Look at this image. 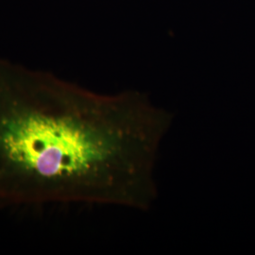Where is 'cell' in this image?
Instances as JSON below:
<instances>
[{"label":"cell","instance_id":"1","mask_svg":"<svg viewBox=\"0 0 255 255\" xmlns=\"http://www.w3.org/2000/svg\"><path fill=\"white\" fill-rule=\"evenodd\" d=\"M171 115L0 57V201L149 208Z\"/></svg>","mask_w":255,"mask_h":255}]
</instances>
